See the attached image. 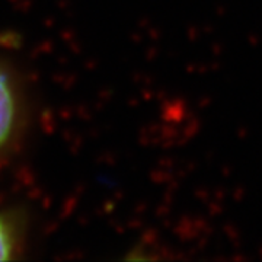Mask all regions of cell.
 I'll return each instance as SVG.
<instances>
[{
    "instance_id": "cell-1",
    "label": "cell",
    "mask_w": 262,
    "mask_h": 262,
    "mask_svg": "<svg viewBox=\"0 0 262 262\" xmlns=\"http://www.w3.org/2000/svg\"><path fill=\"white\" fill-rule=\"evenodd\" d=\"M16 96L9 76L0 67V149L9 141L16 122Z\"/></svg>"
},
{
    "instance_id": "cell-2",
    "label": "cell",
    "mask_w": 262,
    "mask_h": 262,
    "mask_svg": "<svg viewBox=\"0 0 262 262\" xmlns=\"http://www.w3.org/2000/svg\"><path fill=\"white\" fill-rule=\"evenodd\" d=\"M18 244V229L15 220L0 214V261H9Z\"/></svg>"
}]
</instances>
